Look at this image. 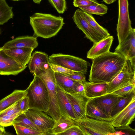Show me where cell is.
<instances>
[{
  "mask_svg": "<svg viewBox=\"0 0 135 135\" xmlns=\"http://www.w3.org/2000/svg\"><path fill=\"white\" fill-rule=\"evenodd\" d=\"M126 60L121 55L110 51L93 59L89 81L109 83L121 71Z\"/></svg>",
  "mask_w": 135,
  "mask_h": 135,
  "instance_id": "cell-1",
  "label": "cell"
},
{
  "mask_svg": "<svg viewBox=\"0 0 135 135\" xmlns=\"http://www.w3.org/2000/svg\"><path fill=\"white\" fill-rule=\"evenodd\" d=\"M30 18V23L34 35L44 38L56 35L64 24L62 17L50 14L36 13Z\"/></svg>",
  "mask_w": 135,
  "mask_h": 135,
  "instance_id": "cell-2",
  "label": "cell"
},
{
  "mask_svg": "<svg viewBox=\"0 0 135 135\" xmlns=\"http://www.w3.org/2000/svg\"><path fill=\"white\" fill-rule=\"evenodd\" d=\"M54 73L49 66L45 69H36L33 74L39 77L46 87L49 97V106L48 111L45 113L56 122L58 121L61 116L57 101V83Z\"/></svg>",
  "mask_w": 135,
  "mask_h": 135,
  "instance_id": "cell-3",
  "label": "cell"
},
{
  "mask_svg": "<svg viewBox=\"0 0 135 135\" xmlns=\"http://www.w3.org/2000/svg\"><path fill=\"white\" fill-rule=\"evenodd\" d=\"M26 90L29 108L46 112L49 108V99L46 87L43 81L34 75L33 80Z\"/></svg>",
  "mask_w": 135,
  "mask_h": 135,
  "instance_id": "cell-4",
  "label": "cell"
},
{
  "mask_svg": "<svg viewBox=\"0 0 135 135\" xmlns=\"http://www.w3.org/2000/svg\"><path fill=\"white\" fill-rule=\"evenodd\" d=\"M85 135H112L115 128L110 121L102 120L88 117L74 120Z\"/></svg>",
  "mask_w": 135,
  "mask_h": 135,
  "instance_id": "cell-5",
  "label": "cell"
},
{
  "mask_svg": "<svg viewBox=\"0 0 135 135\" xmlns=\"http://www.w3.org/2000/svg\"><path fill=\"white\" fill-rule=\"evenodd\" d=\"M49 63L68 69L80 72L85 74L87 72L88 63L85 60L73 56L61 53L53 54L48 57Z\"/></svg>",
  "mask_w": 135,
  "mask_h": 135,
  "instance_id": "cell-6",
  "label": "cell"
},
{
  "mask_svg": "<svg viewBox=\"0 0 135 135\" xmlns=\"http://www.w3.org/2000/svg\"><path fill=\"white\" fill-rule=\"evenodd\" d=\"M135 60L126 59L121 71L110 82L108 83L107 93L131 84H135Z\"/></svg>",
  "mask_w": 135,
  "mask_h": 135,
  "instance_id": "cell-7",
  "label": "cell"
},
{
  "mask_svg": "<svg viewBox=\"0 0 135 135\" xmlns=\"http://www.w3.org/2000/svg\"><path fill=\"white\" fill-rule=\"evenodd\" d=\"M128 0H118V16L116 30L119 43L123 42L132 28Z\"/></svg>",
  "mask_w": 135,
  "mask_h": 135,
  "instance_id": "cell-8",
  "label": "cell"
},
{
  "mask_svg": "<svg viewBox=\"0 0 135 135\" xmlns=\"http://www.w3.org/2000/svg\"><path fill=\"white\" fill-rule=\"evenodd\" d=\"M25 113L42 131L46 132L47 135L50 134L56 122L52 118L45 113L37 109H29Z\"/></svg>",
  "mask_w": 135,
  "mask_h": 135,
  "instance_id": "cell-9",
  "label": "cell"
},
{
  "mask_svg": "<svg viewBox=\"0 0 135 135\" xmlns=\"http://www.w3.org/2000/svg\"><path fill=\"white\" fill-rule=\"evenodd\" d=\"M72 18L77 27L85 34L86 37L94 44L103 39L90 24L84 16L82 10L79 9H76Z\"/></svg>",
  "mask_w": 135,
  "mask_h": 135,
  "instance_id": "cell-10",
  "label": "cell"
},
{
  "mask_svg": "<svg viewBox=\"0 0 135 135\" xmlns=\"http://www.w3.org/2000/svg\"><path fill=\"white\" fill-rule=\"evenodd\" d=\"M26 67L18 64L0 47V75H16Z\"/></svg>",
  "mask_w": 135,
  "mask_h": 135,
  "instance_id": "cell-11",
  "label": "cell"
},
{
  "mask_svg": "<svg viewBox=\"0 0 135 135\" xmlns=\"http://www.w3.org/2000/svg\"><path fill=\"white\" fill-rule=\"evenodd\" d=\"M63 90L71 105L77 120L86 117V105L90 99L84 93H70Z\"/></svg>",
  "mask_w": 135,
  "mask_h": 135,
  "instance_id": "cell-12",
  "label": "cell"
},
{
  "mask_svg": "<svg viewBox=\"0 0 135 135\" xmlns=\"http://www.w3.org/2000/svg\"><path fill=\"white\" fill-rule=\"evenodd\" d=\"M114 52L120 54L125 59L135 60V29L132 28L124 40L119 44Z\"/></svg>",
  "mask_w": 135,
  "mask_h": 135,
  "instance_id": "cell-13",
  "label": "cell"
},
{
  "mask_svg": "<svg viewBox=\"0 0 135 135\" xmlns=\"http://www.w3.org/2000/svg\"><path fill=\"white\" fill-rule=\"evenodd\" d=\"M124 97H118L111 93L90 99L89 101L97 104L105 113L111 116V113L113 108Z\"/></svg>",
  "mask_w": 135,
  "mask_h": 135,
  "instance_id": "cell-14",
  "label": "cell"
},
{
  "mask_svg": "<svg viewBox=\"0 0 135 135\" xmlns=\"http://www.w3.org/2000/svg\"><path fill=\"white\" fill-rule=\"evenodd\" d=\"M56 88L58 103L61 116L74 120H77L73 108L63 90L57 84Z\"/></svg>",
  "mask_w": 135,
  "mask_h": 135,
  "instance_id": "cell-15",
  "label": "cell"
},
{
  "mask_svg": "<svg viewBox=\"0 0 135 135\" xmlns=\"http://www.w3.org/2000/svg\"><path fill=\"white\" fill-rule=\"evenodd\" d=\"M38 43L36 38L33 36H24L19 37L6 43L2 47L3 50L14 48L37 47Z\"/></svg>",
  "mask_w": 135,
  "mask_h": 135,
  "instance_id": "cell-16",
  "label": "cell"
},
{
  "mask_svg": "<svg viewBox=\"0 0 135 135\" xmlns=\"http://www.w3.org/2000/svg\"><path fill=\"white\" fill-rule=\"evenodd\" d=\"M113 37L109 36L95 44L87 53V58L93 59L109 51Z\"/></svg>",
  "mask_w": 135,
  "mask_h": 135,
  "instance_id": "cell-17",
  "label": "cell"
},
{
  "mask_svg": "<svg viewBox=\"0 0 135 135\" xmlns=\"http://www.w3.org/2000/svg\"><path fill=\"white\" fill-rule=\"evenodd\" d=\"M34 49L31 48H14L4 50L5 52L16 62L26 66L30 61Z\"/></svg>",
  "mask_w": 135,
  "mask_h": 135,
  "instance_id": "cell-18",
  "label": "cell"
},
{
  "mask_svg": "<svg viewBox=\"0 0 135 135\" xmlns=\"http://www.w3.org/2000/svg\"><path fill=\"white\" fill-rule=\"evenodd\" d=\"M85 95L91 99L107 94L108 83L85 81L83 83Z\"/></svg>",
  "mask_w": 135,
  "mask_h": 135,
  "instance_id": "cell-19",
  "label": "cell"
},
{
  "mask_svg": "<svg viewBox=\"0 0 135 135\" xmlns=\"http://www.w3.org/2000/svg\"><path fill=\"white\" fill-rule=\"evenodd\" d=\"M49 66L48 55L45 52L36 51L31 56L28 68L31 73L33 74L36 69H45Z\"/></svg>",
  "mask_w": 135,
  "mask_h": 135,
  "instance_id": "cell-20",
  "label": "cell"
},
{
  "mask_svg": "<svg viewBox=\"0 0 135 135\" xmlns=\"http://www.w3.org/2000/svg\"><path fill=\"white\" fill-rule=\"evenodd\" d=\"M86 113L87 117L96 119L110 121L112 118L98 105L89 101L86 104Z\"/></svg>",
  "mask_w": 135,
  "mask_h": 135,
  "instance_id": "cell-21",
  "label": "cell"
},
{
  "mask_svg": "<svg viewBox=\"0 0 135 135\" xmlns=\"http://www.w3.org/2000/svg\"><path fill=\"white\" fill-rule=\"evenodd\" d=\"M26 90L16 89L11 93L0 100V112L26 96Z\"/></svg>",
  "mask_w": 135,
  "mask_h": 135,
  "instance_id": "cell-22",
  "label": "cell"
},
{
  "mask_svg": "<svg viewBox=\"0 0 135 135\" xmlns=\"http://www.w3.org/2000/svg\"><path fill=\"white\" fill-rule=\"evenodd\" d=\"M54 74L57 84L63 90L69 93H75L76 81L70 78L66 75L56 73H55Z\"/></svg>",
  "mask_w": 135,
  "mask_h": 135,
  "instance_id": "cell-23",
  "label": "cell"
},
{
  "mask_svg": "<svg viewBox=\"0 0 135 135\" xmlns=\"http://www.w3.org/2000/svg\"><path fill=\"white\" fill-rule=\"evenodd\" d=\"M74 125H76L74 121L71 119L61 116L58 121L51 129L49 135L58 134Z\"/></svg>",
  "mask_w": 135,
  "mask_h": 135,
  "instance_id": "cell-24",
  "label": "cell"
},
{
  "mask_svg": "<svg viewBox=\"0 0 135 135\" xmlns=\"http://www.w3.org/2000/svg\"><path fill=\"white\" fill-rule=\"evenodd\" d=\"M82 11L92 15L95 14L101 16L107 13L108 8L103 4L98 3L96 4L79 7Z\"/></svg>",
  "mask_w": 135,
  "mask_h": 135,
  "instance_id": "cell-25",
  "label": "cell"
},
{
  "mask_svg": "<svg viewBox=\"0 0 135 135\" xmlns=\"http://www.w3.org/2000/svg\"><path fill=\"white\" fill-rule=\"evenodd\" d=\"M12 8L6 0H0V25H3L13 18Z\"/></svg>",
  "mask_w": 135,
  "mask_h": 135,
  "instance_id": "cell-26",
  "label": "cell"
},
{
  "mask_svg": "<svg viewBox=\"0 0 135 135\" xmlns=\"http://www.w3.org/2000/svg\"><path fill=\"white\" fill-rule=\"evenodd\" d=\"M134 98H135V91L121 99L114 106L110 114L112 118L115 117L127 106Z\"/></svg>",
  "mask_w": 135,
  "mask_h": 135,
  "instance_id": "cell-27",
  "label": "cell"
},
{
  "mask_svg": "<svg viewBox=\"0 0 135 135\" xmlns=\"http://www.w3.org/2000/svg\"><path fill=\"white\" fill-rule=\"evenodd\" d=\"M82 13L91 26L103 39L110 36V34L108 31L106 29L100 26L96 21L92 15L88 14L83 11Z\"/></svg>",
  "mask_w": 135,
  "mask_h": 135,
  "instance_id": "cell-28",
  "label": "cell"
},
{
  "mask_svg": "<svg viewBox=\"0 0 135 135\" xmlns=\"http://www.w3.org/2000/svg\"><path fill=\"white\" fill-rule=\"evenodd\" d=\"M13 125H19L41 131L40 128L28 118L24 113L20 114L15 118L13 122Z\"/></svg>",
  "mask_w": 135,
  "mask_h": 135,
  "instance_id": "cell-29",
  "label": "cell"
},
{
  "mask_svg": "<svg viewBox=\"0 0 135 135\" xmlns=\"http://www.w3.org/2000/svg\"><path fill=\"white\" fill-rule=\"evenodd\" d=\"M135 107V98H134L129 104L124 109L117 114L115 117L111 118L110 121L114 127H120L121 121L123 117L132 109Z\"/></svg>",
  "mask_w": 135,
  "mask_h": 135,
  "instance_id": "cell-30",
  "label": "cell"
},
{
  "mask_svg": "<svg viewBox=\"0 0 135 135\" xmlns=\"http://www.w3.org/2000/svg\"><path fill=\"white\" fill-rule=\"evenodd\" d=\"M18 135H45L44 132L37 131L28 128L16 125H13Z\"/></svg>",
  "mask_w": 135,
  "mask_h": 135,
  "instance_id": "cell-31",
  "label": "cell"
},
{
  "mask_svg": "<svg viewBox=\"0 0 135 135\" xmlns=\"http://www.w3.org/2000/svg\"><path fill=\"white\" fill-rule=\"evenodd\" d=\"M21 99L14 103L6 109L0 112V116L12 115L16 114H20L22 113L20 108V104Z\"/></svg>",
  "mask_w": 135,
  "mask_h": 135,
  "instance_id": "cell-32",
  "label": "cell"
},
{
  "mask_svg": "<svg viewBox=\"0 0 135 135\" xmlns=\"http://www.w3.org/2000/svg\"><path fill=\"white\" fill-rule=\"evenodd\" d=\"M135 84L127 85L117 89L111 93L119 97L126 96L135 91Z\"/></svg>",
  "mask_w": 135,
  "mask_h": 135,
  "instance_id": "cell-33",
  "label": "cell"
},
{
  "mask_svg": "<svg viewBox=\"0 0 135 135\" xmlns=\"http://www.w3.org/2000/svg\"><path fill=\"white\" fill-rule=\"evenodd\" d=\"M53 7L59 13H63L66 10L65 0H48Z\"/></svg>",
  "mask_w": 135,
  "mask_h": 135,
  "instance_id": "cell-34",
  "label": "cell"
},
{
  "mask_svg": "<svg viewBox=\"0 0 135 135\" xmlns=\"http://www.w3.org/2000/svg\"><path fill=\"white\" fill-rule=\"evenodd\" d=\"M135 116V107L132 109L123 117L120 122L121 126H129L134 120Z\"/></svg>",
  "mask_w": 135,
  "mask_h": 135,
  "instance_id": "cell-35",
  "label": "cell"
},
{
  "mask_svg": "<svg viewBox=\"0 0 135 135\" xmlns=\"http://www.w3.org/2000/svg\"><path fill=\"white\" fill-rule=\"evenodd\" d=\"M115 132L114 135H131L135 134V130L129 126H121L115 128Z\"/></svg>",
  "mask_w": 135,
  "mask_h": 135,
  "instance_id": "cell-36",
  "label": "cell"
},
{
  "mask_svg": "<svg viewBox=\"0 0 135 135\" xmlns=\"http://www.w3.org/2000/svg\"><path fill=\"white\" fill-rule=\"evenodd\" d=\"M58 135H85V134L78 126L74 125Z\"/></svg>",
  "mask_w": 135,
  "mask_h": 135,
  "instance_id": "cell-37",
  "label": "cell"
},
{
  "mask_svg": "<svg viewBox=\"0 0 135 135\" xmlns=\"http://www.w3.org/2000/svg\"><path fill=\"white\" fill-rule=\"evenodd\" d=\"M20 114L0 116V125L4 127L11 126L15 118Z\"/></svg>",
  "mask_w": 135,
  "mask_h": 135,
  "instance_id": "cell-38",
  "label": "cell"
},
{
  "mask_svg": "<svg viewBox=\"0 0 135 135\" xmlns=\"http://www.w3.org/2000/svg\"><path fill=\"white\" fill-rule=\"evenodd\" d=\"M49 65L54 73L68 75L72 74L75 71L68 69L63 67L49 63Z\"/></svg>",
  "mask_w": 135,
  "mask_h": 135,
  "instance_id": "cell-39",
  "label": "cell"
},
{
  "mask_svg": "<svg viewBox=\"0 0 135 135\" xmlns=\"http://www.w3.org/2000/svg\"><path fill=\"white\" fill-rule=\"evenodd\" d=\"M66 75L70 78L76 81L83 83L86 81L85 74L81 72L75 71L72 74Z\"/></svg>",
  "mask_w": 135,
  "mask_h": 135,
  "instance_id": "cell-40",
  "label": "cell"
},
{
  "mask_svg": "<svg viewBox=\"0 0 135 135\" xmlns=\"http://www.w3.org/2000/svg\"><path fill=\"white\" fill-rule=\"evenodd\" d=\"M96 0H74L73 4L75 7H79L98 3Z\"/></svg>",
  "mask_w": 135,
  "mask_h": 135,
  "instance_id": "cell-41",
  "label": "cell"
},
{
  "mask_svg": "<svg viewBox=\"0 0 135 135\" xmlns=\"http://www.w3.org/2000/svg\"><path fill=\"white\" fill-rule=\"evenodd\" d=\"M20 108L22 113H25L29 109L28 98L26 95L21 100Z\"/></svg>",
  "mask_w": 135,
  "mask_h": 135,
  "instance_id": "cell-42",
  "label": "cell"
},
{
  "mask_svg": "<svg viewBox=\"0 0 135 135\" xmlns=\"http://www.w3.org/2000/svg\"><path fill=\"white\" fill-rule=\"evenodd\" d=\"M75 93H84V87L83 83L76 81L75 88Z\"/></svg>",
  "mask_w": 135,
  "mask_h": 135,
  "instance_id": "cell-43",
  "label": "cell"
},
{
  "mask_svg": "<svg viewBox=\"0 0 135 135\" xmlns=\"http://www.w3.org/2000/svg\"><path fill=\"white\" fill-rule=\"evenodd\" d=\"M4 127L0 125V135H4L7 134Z\"/></svg>",
  "mask_w": 135,
  "mask_h": 135,
  "instance_id": "cell-44",
  "label": "cell"
},
{
  "mask_svg": "<svg viewBox=\"0 0 135 135\" xmlns=\"http://www.w3.org/2000/svg\"><path fill=\"white\" fill-rule=\"evenodd\" d=\"M106 3L109 4H110L115 2L117 0H102Z\"/></svg>",
  "mask_w": 135,
  "mask_h": 135,
  "instance_id": "cell-45",
  "label": "cell"
},
{
  "mask_svg": "<svg viewBox=\"0 0 135 135\" xmlns=\"http://www.w3.org/2000/svg\"><path fill=\"white\" fill-rule=\"evenodd\" d=\"M42 0H33V2L37 4H39Z\"/></svg>",
  "mask_w": 135,
  "mask_h": 135,
  "instance_id": "cell-46",
  "label": "cell"
},
{
  "mask_svg": "<svg viewBox=\"0 0 135 135\" xmlns=\"http://www.w3.org/2000/svg\"><path fill=\"white\" fill-rule=\"evenodd\" d=\"M13 0V1H20V0Z\"/></svg>",
  "mask_w": 135,
  "mask_h": 135,
  "instance_id": "cell-47",
  "label": "cell"
},
{
  "mask_svg": "<svg viewBox=\"0 0 135 135\" xmlns=\"http://www.w3.org/2000/svg\"><path fill=\"white\" fill-rule=\"evenodd\" d=\"M1 29L0 28V34H1Z\"/></svg>",
  "mask_w": 135,
  "mask_h": 135,
  "instance_id": "cell-48",
  "label": "cell"
}]
</instances>
